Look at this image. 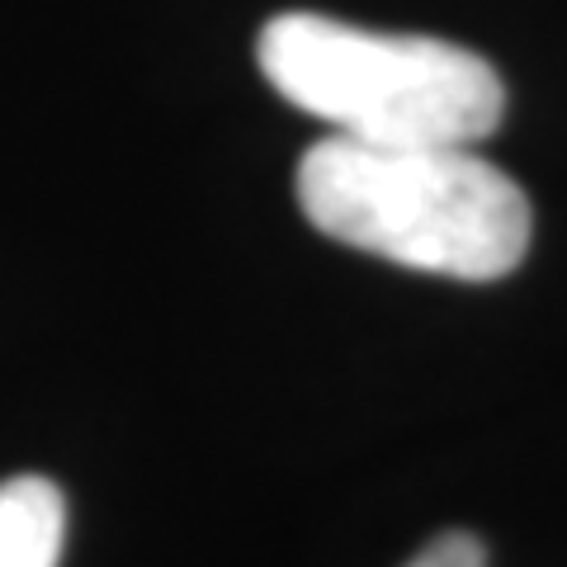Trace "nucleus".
<instances>
[{"instance_id": "1", "label": "nucleus", "mask_w": 567, "mask_h": 567, "mask_svg": "<svg viewBox=\"0 0 567 567\" xmlns=\"http://www.w3.org/2000/svg\"><path fill=\"white\" fill-rule=\"evenodd\" d=\"M298 208L341 246L468 284L511 275L535 233L525 189L454 142H354L331 133L298 162Z\"/></svg>"}, {"instance_id": "2", "label": "nucleus", "mask_w": 567, "mask_h": 567, "mask_svg": "<svg viewBox=\"0 0 567 567\" xmlns=\"http://www.w3.org/2000/svg\"><path fill=\"white\" fill-rule=\"evenodd\" d=\"M256 62L293 110L354 142L473 147L492 137L506 114L496 66L425 33H383L289 10L260 29Z\"/></svg>"}, {"instance_id": "3", "label": "nucleus", "mask_w": 567, "mask_h": 567, "mask_svg": "<svg viewBox=\"0 0 567 567\" xmlns=\"http://www.w3.org/2000/svg\"><path fill=\"white\" fill-rule=\"evenodd\" d=\"M66 502L58 483L20 473L0 483V567H58Z\"/></svg>"}, {"instance_id": "4", "label": "nucleus", "mask_w": 567, "mask_h": 567, "mask_svg": "<svg viewBox=\"0 0 567 567\" xmlns=\"http://www.w3.org/2000/svg\"><path fill=\"white\" fill-rule=\"evenodd\" d=\"M406 567H487V548L473 535H458L454 529V535H440L435 544H425Z\"/></svg>"}]
</instances>
